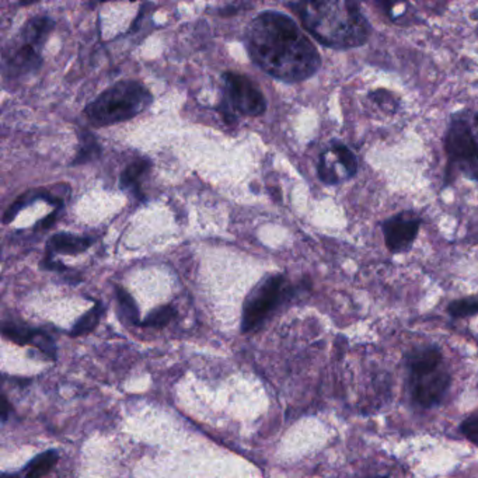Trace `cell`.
I'll list each match as a JSON object with an SVG mask.
<instances>
[{"mask_svg": "<svg viewBox=\"0 0 478 478\" xmlns=\"http://www.w3.org/2000/svg\"><path fill=\"white\" fill-rule=\"evenodd\" d=\"M248 50L264 72L279 80H306L322 68V57L312 41L291 17L276 10H266L253 20Z\"/></svg>", "mask_w": 478, "mask_h": 478, "instance_id": "6da1fadb", "label": "cell"}, {"mask_svg": "<svg viewBox=\"0 0 478 478\" xmlns=\"http://www.w3.org/2000/svg\"><path fill=\"white\" fill-rule=\"evenodd\" d=\"M229 100L239 113L257 117L266 113L267 101L264 94L248 76L228 72L223 75Z\"/></svg>", "mask_w": 478, "mask_h": 478, "instance_id": "9c48e42d", "label": "cell"}, {"mask_svg": "<svg viewBox=\"0 0 478 478\" xmlns=\"http://www.w3.org/2000/svg\"><path fill=\"white\" fill-rule=\"evenodd\" d=\"M447 313L454 319L475 316V314H478V295L462 297V299L450 302L449 306H447Z\"/></svg>", "mask_w": 478, "mask_h": 478, "instance_id": "2e32d148", "label": "cell"}, {"mask_svg": "<svg viewBox=\"0 0 478 478\" xmlns=\"http://www.w3.org/2000/svg\"><path fill=\"white\" fill-rule=\"evenodd\" d=\"M446 183L462 174L478 183V111L462 108L452 114L444 139Z\"/></svg>", "mask_w": 478, "mask_h": 478, "instance_id": "277c9868", "label": "cell"}, {"mask_svg": "<svg viewBox=\"0 0 478 478\" xmlns=\"http://www.w3.org/2000/svg\"><path fill=\"white\" fill-rule=\"evenodd\" d=\"M60 459V454L57 450H47L42 454L38 455L37 457L20 470L19 473H12V474H4L2 478H41L51 472Z\"/></svg>", "mask_w": 478, "mask_h": 478, "instance_id": "7c38bea8", "label": "cell"}, {"mask_svg": "<svg viewBox=\"0 0 478 478\" xmlns=\"http://www.w3.org/2000/svg\"><path fill=\"white\" fill-rule=\"evenodd\" d=\"M2 413H4V417H2V419H4V422H6L7 419V413H9V403H7L6 398H4V407H2Z\"/></svg>", "mask_w": 478, "mask_h": 478, "instance_id": "7402d4cb", "label": "cell"}, {"mask_svg": "<svg viewBox=\"0 0 478 478\" xmlns=\"http://www.w3.org/2000/svg\"><path fill=\"white\" fill-rule=\"evenodd\" d=\"M91 244H93V239L61 233L48 241V248L53 253L79 254L88 250Z\"/></svg>", "mask_w": 478, "mask_h": 478, "instance_id": "4fadbf2b", "label": "cell"}, {"mask_svg": "<svg viewBox=\"0 0 478 478\" xmlns=\"http://www.w3.org/2000/svg\"><path fill=\"white\" fill-rule=\"evenodd\" d=\"M358 167L360 164L352 150L334 139L320 155L317 174L325 185H338L355 179Z\"/></svg>", "mask_w": 478, "mask_h": 478, "instance_id": "52a82bcc", "label": "cell"}, {"mask_svg": "<svg viewBox=\"0 0 478 478\" xmlns=\"http://www.w3.org/2000/svg\"><path fill=\"white\" fill-rule=\"evenodd\" d=\"M288 7L320 44L333 50L362 47L372 34V25L357 2H299Z\"/></svg>", "mask_w": 478, "mask_h": 478, "instance_id": "7a4b0ae2", "label": "cell"}, {"mask_svg": "<svg viewBox=\"0 0 478 478\" xmlns=\"http://www.w3.org/2000/svg\"><path fill=\"white\" fill-rule=\"evenodd\" d=\"M152 103V94L135 80L119 81L86 107L93 126H111L134 118Z\"/></svg>", "mask_w": 478, "mask_h": 478, "instance_id": "5b68a950", "label": "cell"}, {"mask_svg": "<svg viewBox=\"0 0 478 478\" xmlns=\"http://www.w3.org/2000/svg\"><path fill=\"white\" fill-rule=\"evenodd\" d=\"M103 312V305L98 304L90 312L86 313L85 316L80 317V320L76 323L75 327L70 332L72 337H80V335H86L93 332L96 329V325L100 322Z\"/></svg>", "mask_w": 478, "mask_h": 478, "instance_id": "e0dca14e", "label": "cell"}, {"mask_svg": "<svg viewBox=\"0 0 478 478\" xmlns=\"http://www.w3.org/2000/svg\"><path fill=\"white\" fill-rule=\"evenodd\" d=\"M83 146H81L80 152H79L78 159L75 160L76 164L78 163H86L89 160L93 159L94 156H98L100 154V147H98V142L94 141L91 134H85L83 138Z\"/></svg>", "mask_w": 478, "mask_h": 478, "instance_id": "ffe728a7", "label": "cell"}, {"mask_svg": "<svg viewBox=\"0 0 478 478\" xmlns=\"http://www.w3.org/2000/svg\"><path fill=\"white\" fill-rule=\"evenodd\" d=\"M286 291L288 288L284 276H267L259 282L244 304L241 330L248 333L263 324L264 320L279 306Z\"/></svg>", "mask_w": 478, "mask_h": 478, "instance_id": "8992f818", "label": "cell"}, {"mask_svg": "<svg viewBox=\"0 0 478 478\" xmlns=\"http://www.w3.org/2000/svg\"><path fill=\"white\" fill-rule=\"evenodd\" d=\"M422 218L414 211H401L380 223L385 244L391 254H403L411 250L418 238Z\"/></svg>", "mask_w": 478, "mask_h": 478, "instance_id": "ba28073f", "label": "cell"}, {"mask_svg": "<svg viewBox=\"0 0 478 478\" xmlns=\"http://www.w3.org/2000/svg\"><path fill=\"white\" fill-rule=\"evenodd\" d=\"M150 163L147 160L141 159L136 162L131 163L121 174V187L124 190H129L134 194L141 195V187H139V182H141L142 175L149 170Z\"/></svg>", "mask_w": 478, "mask_h": 478, "instance_id": "9a60e30c", "label": "cell"}, {"mask_svg": "<svg viewBox=\"0 0 478 478\" xmlns=\"http://www.w3.org/2000/svg\"><path fill=\"white\" fill-rule=\"evenodd\" d=\"M175 310L172 306H163L160 309L154 310L144 322L145 327H154V329H162L164 325L169 324L170 320L174 317Z\"/></svg>", "mask_w": 478, "mask_h": 478, "instance_id": "d6986e66", "label": "cell"}, {"mask_svg": "<svg viewBox=\"0 0 478 478\" xmlns=\"http://www.w3.org/2000/svg\"><path fill=\"white\" fill-rule=\"evenodd\" d=\"M53 29V22L50 17L40 16L30 20L22 32V40L34 47L40 48L47 40L48 34Z\"/></svg>", "mask_w": 478, "mask_h": 478, "instance_id": "5bb4252c", "label": "cell"}, {"mask_svg": "<svg viewBox=\"0 0 478 478\" xmlns=\"http://www.w3.org/2000/svg\"><path fill=\"white\" fill-rule=\"evenodd\" d=\"M460 431L464 435L467 441L478 446V413L472 414V416L463 419L462 424H460Z\"/></svg>", "mask_w": 478, "mask_h": 478, "instance_id": "44dd1931", "label": "cell"}, {"mask_svg": "<svg viewBox=\"0 0 478 478\" xmlns=\"http://www.w3.org/2000/svg\"><path fill=\"white\" fill-rule=\"evenodd\" d=\"M41 62L40 48L22 40L19 45L10 48V53L6 57V70L10 76L27 75L38 70Z\"/></svg>", "mask_w": 478, "mask_h": 478, "instance_id": "30bf717a", "label": "cell"}, {"mask_svg": "<svg viewBox=\"0 0 478 478\" xmlns=\"http://www.w3.org/2000/svg\"><path fill=\"white\" fill-rule=\"evenodd\" d=\"M4 334L7 338H10V340L17 342V344L35 345V347L40 348L42 352L51 355V357H53V353L57 351L50 335L42 332H38V330L29 329L25 325L13 324V323L5 324Z\"/></svg>", "mask_w": 478, "mask_h": 478, "instance_id": "8fae6325", "label": "cell"}, {"mask_svg": "<svg viewBox=\"0 0 478 478\" xmlns=\"http://www.w3.org/2000/svg\"><path fill=\"white\" fill-rule=\"evenodd\" d=\"M409 396L421 408L438 406L452 385L444 353L435 345L409 351L406 357Z\"/></svg>", "mask_w": 478, "mask_h": 478, "instance_id": "3957f363", "label": "cell"}, {"mask_svg": "<svg viewBox=\"0 0 478 478\" xmlns=\"http://www.w3.org/2000/svg\"><path fill=\"white\" fill-rule=\"evenodd\" d=\"M117 299H118L119 309H121L124 319L132 324H138L139 312L138 307L135 305V300L126 289L117 288Z\"/></svg>", "mask_w": 478, "mask_h": 478, "instance_id": "ac0fdd59", "label": "cell"}]
</instances>
